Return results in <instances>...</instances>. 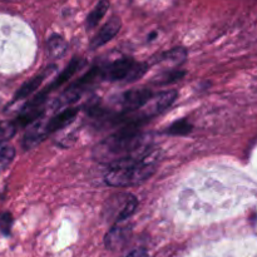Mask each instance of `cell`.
<instances>
[{
  "label": "cell",
  "instance_id": "cell-1",
  "mask_svg": "<svg viewBox=\"0 0 257 257\" xmlns=\"http://www.w3.org/2000/svg\"><path fill=\"white\" fill-rule=\"evenodd\" d=\"M140 128L138 125L119 128L114 135L98 143L93 150L94 160L112 165L135 153L151 148V138L141 132Z\"/></svg>",
  "mask_w": 257,
  "mask_h": 257
},
{
  "label": "cell",
  "instance_id": "cell-2",
  "mask_svg": "<svg viewBox=\"0 0 257 257\" xmlns=\"http://www.w3.org/2000/svg\"><path fill=\"white\" fill-rule=\"evenodd\" d=\"M158 152L152 147L109 165L104 180L109 186L128 187L147 181L157 170Z\"/></svg>",
  "mask_w": 257,
  "mask_h": 257
},
{
  "label": "cell",
  "instance_id": "cell-3",
  "mask_svg": "<svg viewBox=\"0 0 257 257\" xmlns=\"http://www.w3.org/2000/svg\"><path fill=\"white\" fill-rule=\"evenodd\" d=\"M152 97V90L150 88H135L123 93L118 99V104L123 112H136L145 107Z\"/></svg>",
  "mask_w": 257,
  "mask_h": 257
},
{
  "label": "cell",
  "instance_id": "cell-4",
  "mask_svg": "<svg viewBox=\"0 0 257 257\" xmlns=\"http://www.w3.org/2000/svg\"><path fill=\"white\" fill-rule=\"evenodd\" d=\"M176 98H177L176 90H166V92H162L156 95V97L151 98L150 102L145 107L141 108L140 112L145 117H147L148 119H151V118L156 117V115L161 114L166 109H168L175 103Z\"/></svg>",
  "mask_w": 257,
  "mask_h": 257
},
{
  "label": "cell",
  "instance_id": "cell-5",
  "mask_svg": "<svg viewBox=\"0 0 257 257\" xmlns=\"http://www.w3.org/2000/svg\"><path fill=\"white\" fill-rule=\"evenodd\" d=\"M133 64L135 62L131 58H119L102 68V78L109 82H125Z\"/></svg>",
  "mask_w": 257,
  "mask_h": 257
},
{
  "label": "cell",
  "instance_id": "cell-6",
  "mask_svg": "<svg viewBox=\"0 0 257 257\" xmlns=\"http://www.w3.org/2000/svg\"><path fill=\"white\" fill-rule=\"evenodd\" d=\"M122 27V20L119 17H112L102 27V29L97 33L94 38L90 42V48L92 49H97V48L102 47V45L107 44L109 40H112L115 35L118 34V32L120 30Z\"/></svg>",
  "mask_w": 257,
  "mask_h": 257
},
{
  "label": "cell",
  "instance_id": "cell-7",
  "mask_svg": "<svg viewBox=\"0 0 257 257\" xmlns=\"http://www.w3.org/2000/svg\"><path fill=\"white\" fill-rule=\"evenodd\" d=\"M48 135H50V133L47 128V122L39 118L30 125V128L24 135L23 147H24V150H32V148L37 147L39 143H42Z\"/></svg>",
  "mask_w": 257,
  "mask_h": 257
},
{
  "label": "cell",
  "instance_id": "cell-8",
  "mask_svg": "<svg viewBox=\"0 0 257 257\" xmlns=\"http://www.w3.org/2000/svg\"><path fill=\"white\" fill-rule=\"evenodd\" d=\"M77 114V108H65V109H63L62 112L58 113L55 117H53L52 119L47 122V128L49 131V133L57 132V131L69 125L75 119Z\"/></svg>",
  "mask_w": 257,
  "mask_h": 257
},
{
  "label": "cell",
  "instance_id": "cell-9",
  "mask_svg": "<svg viewBox=\"0 0 257 257\" xmlns=\"http://www.w3.org/2000/svg\"><path fill=\"white\" fill-rule=\"evenodd\" d=\"M131 233V228L128 226H114L105 236V246L110 250L120 247L127 241Z\"/></svg>",
  "mask_w": 257,
  "mask_h": 257
},
{
  "label": "cell",
  "instance_id": "cell-10",
  "mask_svg": "<svg viewBox=\"0 0 257 257\" xmlns=\"http://www.w3.org/2000/svg\"><path fill=\"white\" fill-rule=\"evenodd\" d=\"M83 63H84V60H82L80 58H73L72 62L67 65V68H65L59 75H58V78H55V80L52 83V84L48 85L47 89L49 90V92H53V90L59 88L62 84H64L65 82H68V80H69L75 73H77V70L80 69Z\"/></svg>",
  "mask_w": 257,
  "mask_h": 257
},
{
  "label": "cell",
  "instance_id": "cell-11",
  "mask_svg": "<svg viewBox=\"0 0 257 257\" xmlns=\"http://www.w3.org/2000/svg\"><path fill=\"white\" fill-rule=\"evenodd\" d=\"M186 57H187V52L185 49L176 48V49L156 58V63H162V64L170 65V67H176V65L182 64L186 60Z\"/></svg>",
  "mask_w": 257,
  "mask_h": 257
},
{
  "label": "cell",
  "instance_id": "cell-12",
  "mask_svg": "<svg viewBox=\"0 0 257 257\" xmlns=\"http://www.w3.org/2000/svg\"><path fill=\"white\" fill-rule=\"evenodd\" d=\"M109 9V2L108 0H100L97 5H95L94 9L89 13L87 18V28L88 29H93V28L97 27L99 24V22L102 20V18L104 17L105 13Z\"/></svg>",
  "mask_w": 257,
  "mask_h": 257
},
{
  "label": "cell",
  "instance_id": "cell-13",
  "mask_svg": "<svg viewBox=\"0 0 257 257\" xmlns=\"http://www.w3.org/2000/svg\"><path fill=\"white\" fill-rule=\"evenodd\" d=\"M47 50L48 55L53 59H57V58H60L67 50V42L63 39L59 35H53V37L49 38L47 44Z\"/></svg>",
  "mask_w": 257,
  "mask_h": 257
},
{
  "label": "cell",
  "instance_id": "cell-14",
  "mask_svg": "<svg viewBox=\"0 0 257 257\" xmlns=\"http://www.w3.org/2000/svg\"><path fill=\"white\" fill-rule=\"evenodd\" d=\"M44 78H45V73H42V74L37 75V77L32 78V79L28 80L27 83H24V84L20 87V89L18 90L17 94H15L14 99L15 100L24 99V98H27L28 95L32 94L33 92H35V90L40 87V84L43 83Z\"/></svg>",
  "mask_w": 257,
  "mask_h": 257
},
{
  "label": "cell",
  "instance_id": "cell-15",
  "mask_svg": "<svg viewBox=\"0 0 257 257\" xmlns=\"http://www.w3.org/2000/svg\"><path fill=\"white\" fill-rule=\"evenodd\" d=\"M183 75H185V72H181V70H167V72L153 78L152 83L156 85L172 84V83L182 79Z\"/></svg>",
  "mask_w": 257,
  "mask_h": 257
},
{
  "label": "cell",
  "instance_id": "cell-16",
  "mask_svg": "<svg viewBox=\"0 0 257 257\" xmlns=\"http://www.w3.org/2000/svg\"><path fill=\"white\" fill-rule=\"evenodd\" d=\"M137 206H138L137 198H136L135 196H128L127 201H125L124 206H123L122 211H120V213L118 215L117 220L115 221H117V222H122V221H125L127 218H130L131 216L135 213Z\"/></svg>",
  "mask_w": 257,
  "mask_h": 257
},
{
  "label": "cell",
  "instance_id": "cell-17",
  "mask_svg": "<svg viewBox=\"0 0 257 257\" xmlns=\"http://www.w3.org/2000/svg\"><path fill=\"white\" fill-rule=\"evenodd\" d=\"M191 131H192V124L188 120L181 119L173 123L172 125H170L167 130V133L172 136H185L188 135Z\"/></svg>",
  "mask_w": 257,
  "mask_h": 257
},
{
  "label": "cell",
  "instance_id": "cell-18",
  "mask_svg": "<svg viewBox=\"0 0 257 257\" xmlns=\"http://www.w3.org/2000/svg\"><path fill=\"white\" fill-rule=\"evenodd\" d=\"M147 69H148V65L146 64V63H136L135 62V64H133L132 69H131V72H130V74H128L125 82L127 83L136 82V80H138L140 78H142L143 75L146 74Z\"/></svg>",
  "mask_w": 257,
  "mask_h": 257
},
{
  "label": "cell",
  "instance_id": "cell-19",
  "mask_svg": "<svg viewBox=\"0 0 257 257\" xmlns=\"http://www.w3.org/2000/svg\"><path fill=\"white\" fill-rule=\"evenodd\" d=\"M15 156V151L12 146L0 143V165H8L13 161Z\"/></svg>",
  "mask_w": 257,
  "mask_h": 257
},
{
  "label": "cell",
  "instance_id": "cell-20",
  "mask_svg": "<svg viewBox=\"0 0 257 257\" xmlns=\"http://www.w3.org/2000/svg\"><path fill=\"white\" fill-rule=\"evenodd\" d=\"M17 131V124L15 122H2L0 123V138L2 140H8L13 137Z\"/></svg>",
  "mask_w": 257,
  "mask_h": 257
},
{
  "label": "cell",
  "instance_id": "cell-21",
  "mask_svg": "<svg viewBox=\"0 0 257 257\" xmlns=\"http://www.w3.org/2000/svg\"><path fill=\"white\" fill-rule=\"evenodd\" d=\"M13 226V217L9 212H5L0 215V231L3 235L8 236L10 233Z\"/></svg>",
  "mask_w": 257,
  "mask_h": 257
},
{
  "label": "cell",
  "instance_id": "cell-22",
  "mask_svg": "<svg viewBox=\"0 0 257 257\" xmlns=\"http://www.w3.org/2000/svg\"><path fill=\"white\" fill-rule=\"evenodd\" d=\"M125 257H150V253H148L147 250H145V248H138V250L132 251L130 255Z\"/></svg>",
  "mask_w": 257,
  "mask_h": 257
}]
</instances>
